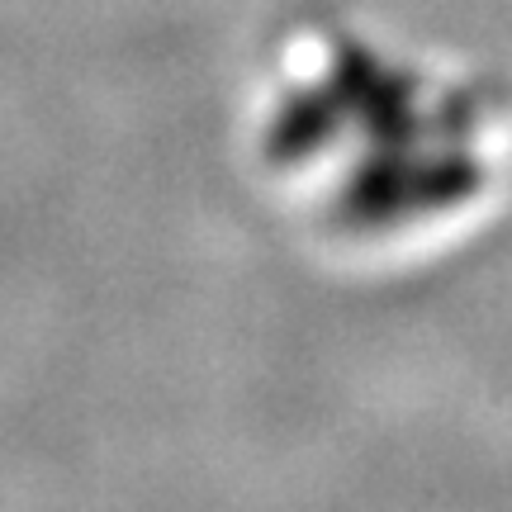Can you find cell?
Wrapping results in <instances>:
<instances>
[{"label": "cell", "instance_id": "obj_1", "mask_svg": "<svg viewBox=\"0 0 512 512\" xmlns=\"http://www.w3.org/2000/svg\"><path fill=\"white\" fill-rule=\"evenodd\" d=\"M247 166L299 247L337 271H403L508 200L512 86L361 19H304L261 62Z\"/></svg>", "mask_w": 512, "mask_h": 512}]
</instances>
